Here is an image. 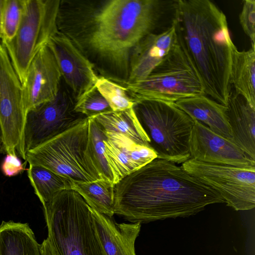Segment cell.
<instances>
[{
	"mask_svg": "<svg viewBox=\"0 0 255 255\" xmlns=\"http://www.w3.org/2000/svg\"><path fill=\"white\" fill-rule=\"evenodd\" d=\"M88 118L89 154L101 178L114 184L113 176L105 156L104 143L106 137L105 132L93 118Z\"/></svg>",
	"mask_w": 255,
	"mask_h": 255,
	"instance_id": "d4e9b609",
	"label": "cell"
},
{
	"mask_svg": "<svg viewBox=\"0 0 255 255\" xmlns=\"http://www.w3.org/2000/svg\"><path fill=\"white\" fill-rule=\"evenodd\" d=\"M96 87L113 111L126 110L135 104L125 87L104 76L98 77Z\"/></svg>",
	"mask_w": 255,
	"mask_h": 255,
	"instance_id": "484cf974",
	"label": "cell"
},
{
	"mask_svg": "<svg viewBox=\"0 0 255 255\" xmlns=\"http://www.w3.org/2000/svg\"><path fill=\"white\" fill-rule=\"evenodd\" d=\"M230 83L235 92L255 108V48L241 51L236 47L233 49Z\"/></svg>",
	"mask_w": 255,
	"mask_h": 255,
	"instance_id": "44dd1931",
	"label": "cell"
},
{
	"mask_svg": "<svg viewBox=\"0 0 255 255\" xmlns=\"http://www.w3.org/2000/svg\"><path fill=\"white\" fill-rule=\"evenodd\" d=\"M3 174L7 177H12L21 173L23 170V164L17 155L7 154L0 166Z\"/></svg>",
	"mask_w": 255,
	"mask_h": 255,
	"instance_id": "f546056e",
	"label": "cell"
},
{
	"mask_svg": "<svg viewBox=\"0 0 255 255\" xmlns=\"http://www.w3.org/2000/svg\"><path fill=\"white\" fill-rule=\"evenodd\" d=\"M190 174L219 193L236 211L255 207V166H236L189 159L181 166Z\"/></svg>",
	"mask_w": 255,
	"mask_h": 255,
	"instance_id": "9c48e42d",
	"label": "cell"
},
{
	"mask_svg": "<svg viewBox=\"0 0 255 255\" xmlns=\"http://www.w3.org/2000/svg\"><path fill=\"white\" fill-rule=\"evenodd\" d=\"M177 8L178 0H110L75 22L91 53L128 80L134 48L148 34L174 24Z\"/></svg>",
	"mask_w": 255,
	"mask_h": 255,
	"instance_id": "7a4b0ae2",
	"label": "cell"
},
{
	"mask_svg": "<svg viewBox=\"0 0 255 255\" xmlns=\"http://www.w3.org/2000/svg\"><path fill=\"white\" fill-rule=\"evenodd\" d=\"M40 251L41 255H60L48 238L44 240L40 244Z\"/></svg>",
	"mask_w": 255,
	"mask_h": 255,
	"instance_id": "4dcf8cb0",
	"label": "cell"
},
{
	"mask_svg": "<svg viewBox=\"0 0 255 255\" xmlns=\"http://www.w3.org/2000/svg\"><path fill=\"white\" fill-rule=\"evenodd\" d=\"M92 118L105 131L124 134L135 142L149 147V139L133 108L121 111H111Z\"/></svg>",
	"mask_w": 255,
	"mask_h": 255,
	"instance_id": "7402d4cb",
	"label": "cell"
},
{
	"mask_svg": "<svg viewBox=\"0 0 255 255\" xmlns=\"http://www.w3.org/2000/svg\"><path fill=\"white\" fill-rule=\"evenodd\" d=\"M3 144H2V132L1 129L0 125V151L1 149H2Z\"/></svg>",
	"mask_w": 255,
	"mask_h": 255,
	"instance_id": "1f68e13d",
	"label": "cell"
},
{
	"mask_svg": "<svg viewBox=\"0 0 255 255\" xmlns=\"http://www.w3.org/2000/svg\"><path fill=\"white\" fill-rule=\"evenodd\" d=\"M47 238L60 255H107L91 208L75 190H62L43 205Z\"/></svg>",
	"mask_w": 255,
	"mask_h": 255,
	"instance_id": "277c9868",
	"label": "cell"
},
{
	"mask_svg": "<svg viewBox=\"0 0 255 255\" xmlns=\"http://www.w3.org/2000/svg\"><path fill=\"white\" fill-rule=\"evenodd\" d=\"M177 36L202 81L206 95L227 106L232 55L236 47L227 17L210 0H178Z\"/></svg>",
	"mask_w": 255,
	"mask_h": 255,
	"instance_id": "3957f363",
	"label": "cell"
},
{
	"mask_svg": "<svg viewBox=\"0 0 255 255\" xmlns=\"http://www.w3.org/2000/svg\"><path fill=\"white\" fill-rule=\"evenodd\" d=\"M59 0H23L18 30L5 47L23 85L28 67L37 52L58 31Z\"/></svg>",
	"mask_w": 255,
	"mask_h": 255,
	"instance_id": "ba28073f",
	"label": "cell"
},
{
	"mask_svg": "<svg viewBox=\"0 0 255 255\" xmlns=\"http://www.w3.org/2000/svg\"><path fill=\"white\" fill-rule=\"evenodd\" d=\"M27 114L22 85L5 46L0 43V125L2 149L7 154H18L25 160L23 137Z\"/></svg>",
	"mask_w": 255,
	"mask_h": 255,
	"instance_id": "30bf717a",
	"label": "cell"
},
{
	"mask_svg": "<svg viewBox=\"0 0 255 255\" xmlns=\"http://www.w3.org/2000/svg\"><path fill=\"white\" fill-rule=\"evenodd\" d=\"M177 40L176 22L164 31L145 36L132 52L128 77L126 83H132L148 76Z\"/></svg>",
	"mask_w": 255,
	"mask_h": 255,
	"instance_id": "2e32d148",
	"label": "cell"
},
{
	"mask_svg": "<svg viewBox=\"0 0 255 255\" xmlns=\"http://www.w3.org/2000/svg\"><path fill=\"white\" fill-rule=\"evenodd\" d=\"M175 103L193 120L204 123L214 132L233 140L227 106L206 95L181 99Z\"/></svg>",
	"mask_w": 255,
	"mask_h": 255,
	"instance_id": "d6986e66",
	"label": "cell"
},
{
	"mask_svg": "<svg viewBox=\"0 0 255 255\" xmlns=\"http://www.w3.org/2000/svg\"><path fill=\"white\" fill-rule=\"evenodd\" d=\"M29 165L27 176L42 205L58 192L71 188V182L67 179L41 166Z\"/></svg>",
	"mask_w": 255,
	"mask_h": 255,
	"instance_id": "cb8c5ba5",
	"label": "cell"
},
{
	"mask_svg": "<svg viewBox=\"0 0 255 255\" xmlns=\"http://www.w3.org/2000/svg\"><path fill=\"white\" fill-rule=\"evenodd\" d=\"M61 78L55 57L47 44L32 60L22 85L27 113L56 96Z\"/></svg>",
	"mask_w": 255,
	"mask_h": 255,
	"instance_id": "5bb4252c",
	"label": "cell"
},
{
	"mask_svg": "<svg viewBox=\"0 0 255 255\" xmlns=\"http://www.w3.org/2000/svg\"><path fill=\"white\" fill-rule=\"evenodd\" d=\"M105 132V156L115 184L157 158L155 152L148 146L124 134Z\"/></svg>",
	"mask_w": 255,
	"mask_h": 255,
	"instance_id": "9a60e30c",
	"label": "cell"
},
{
	"mask_svg": "<svg viewBox=\"0 0 255 255\" xmlns=\"http://www.w3.org/2000/svg\"><path fill=\"white\" fill-rule=\"evenodd\" d=\"M23 0H2L1 6V43L10 41L19 28Z\"/></svg>",
	"mask_w": 255,
	"mask_h": 255,
	"instance_id": "4316f807",
	"label": "cell"
},
{
	"mask_svg": "<svg viewBox=\"0 0 255 255\" xmlns=\"http://www.w3.org/2000/svg\"><path fill=\"white\" fill-rule=\"evenodd\" d=\"M71 188L77 192L92 209L110 217L115 214L114 183L103 179L88 182H71Z\"/></svg>",
	"mask_w": 255,
	"mask_h": 255,
	"instance_id": "603a6c76",
	"label": "cell"
},
{
	"mask_svg": "<svg viewBox=\"0 0 255 255\" xmlns=\"http://www.w3.org/2000/svg\"><path fill=\"white\" fill-rule=\"evenodd\" d=\"M126 84V89L135 103L149 100L175 103L206 95L200 75L178 38L169 52L148 76Z\"/></svg>",
	"mask_w": 255,
	"mask_h": 255,
	"instance_id": "8992f818",
	"label": "cell"
},
{
	"mask_svg": "<svg viewBox=\"0 0 255 255\" xmlns=\"http://www.w3.org/2000/svg\"><path fill=\"white\" fill-rule=\"evenodd\" d=\"M0 255H41L40 244L28 223L1 222Z\"/></svg>",
	"mask_w": 255,
	"mask_h": 255,
	"instance_id": "ffe728a7",
	"label": "cell"
},
{
	"mask_svg": "<svg viewBox=\"0 0 255 255\" xmlns=\"http://www.w3.org/2000/svg\"><path fill=\"white\" fill-rule=\"evenodd\" d=\"M47 45L75 102L96 87L98 78L94 64L64 33L58 31Z\"/></svg>",
	"mask_w": 255,
	"mask_h": 255,
	"instance_id": "7c38bea8",
	"label": "cell"
},
{
	"mask_svg": "<svg viewBox=\"0 0 255 255\" xmlns=\"http://www.w3.org/2000/svg\"><path fill=\"white\" fill-rule=\"evenodd\" d=\"M241 26L251 41L252 47L255 48V1L246 0L244 1L239 15Z\"/></svg>",
	"mask_w": 255,
	"mask_h": 255,
	"instance_id": "f1b7e54d",
	"label": "cell"
},
{
	"mask_svg": "<svg viewBox=\"0 0 255 255\" xmlns=\"http://www.w3.org/2000/svg\"><path fill=\"white\" fill-rule=\"evenodd\" d=\"M74 110L87 118L112 111L96 87L75 102Z\"/></svg>",
	"mask_w": 255,
	"mask_h": 255,
	"instance_id": "83f0119b",
	"label": "cell"
},
{
	"mask_svg": "<svg viewBox=\"0 0 255 255\" xmlns=\"http://www.w3.org/2000/svg\"><path fill=\"white\" fill-rule=\"evenodd\" d=\"M225 201L181 166L158 158L115 184L114 213L132 223L187 217Z\"/></svg>",
	"mask_w": 255,
	"mask_h": 255,
	"instance_id": "6da1fadb",
	"label": "cell"
},
{
	"mask_svg": "<svg viewBox=\"0 0 255 255\" xmlns=\"http://www.w3.org/2000/svg\"><path fill=\"white\" fill-rule=\"evenodd\" d=\"M1 1H2V0H0V39H1Z\"/></svg>",
	"mask_w": 255,
	"mask_h": 255,
	"instance_id": "d6a6232c",
	"label": "cell"
},
{
	"mask_svg": "<svg viewBox=\"0 0 255 255\" xmlns=\"http://www.w3.org/2000/svg\"><path fill=\"white\" fill-rule=\"evenodd\" d=\"M94 226L107 255H136L135 242L141 224L117 223L91 208Z\"/></svg>",
	"mask_w": 255,
	"mask_h": 255,
	"instance_id": "e0dca14e",
	"label": "cell"
},
{
	"mask_svg": "<svg viewBox=\"0 0 255 255\" xmlns=\"http://www.w3.org/2000/svg\"><path fill=\"white\" fill-rule=\"evenodd\" d=\"M75 103L60 88L53 99L27 113L23 137L25 154L87 118L74 111Z\"/></svg>",
	"mask_w": 255,
	"mask_h": 255,
	"instance_id": "8fae6325",
	"label": "cell"
},
{
	"mask_svg": "<svg viewBox=\"0 0 255 255\" xmlns=\"http://www.w3.org/2000/svg\"><path fill=\"white\" fill-rule=\"evenodd\" d=\"M89 118L27 151L29 164L41 166L73 182L101 179L88 150Z\"/></svg>",
	"mask_w": 255,
	"mask_h": 255,
	"instance_id": "52a82bcc",
	"label": "cell"
},
{
	"mask_svg": "<svg viewBox=\"0 0 255 255\" xmlns=\"http://www.w3.org/2000/svg\"><path fill=\"white\" fill-rule=\"evenodd\" d=\"M227 107L233 141L255 160V108L235 92H231Z\"/></svg>",
	"mask_w": 255,
	"mask_h": 255,
	"instance_id": "ac0fdd59",
	"label": "cell"
},
{
	"mask_svg": "<svg viewBox=\"0 0 255 255\" xmlns=\"http://www.w3.org/2000/svg\"><path fill=\"white\" fill-rule=\"evenodd\" d=\"M194 122L190 140V159L236 166H255V160L233 140L216 134L199 121Z\"/></svg>",
	"mask_w": 255,
	"mask_h": 255,
	"instance_id": "4fadbf2b",
	"label": "cell"
},
{
	"mask_svg": "<svg viewBox=\"0 0 255 255\" xmlns=\"http://www.w3.org/2000/svg\"><path fill=\"white\" fill-rule=\"evenodd\" d=\"M133 108L157 158L176 164L190 159V140L195 122L174 102L144 100L136 102Z\"/></svg>",
	"mask_w": 255,
	"mask_h": 255,
	"instance_id": "5b68a950",
	"label": "cell"
}]
</instances>
